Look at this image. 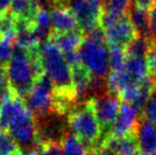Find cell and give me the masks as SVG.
Masks as SVG:
<instances>
[{
    "label": "cell",
    "instance_id": "24",
    "mask_svg": "<svg viewBox=\"0 0 156 155\" xmlns=\"http://www.w3.org/2000/svg\"><path fill=\"white\" fill-rule=\"evenodd\" d=\"M94 155H118V153L113 148L108 147V146L104 145V143H102L98 149L94 150Z\"/></svg>",
    "mask_w": 156,
    "mask_h": 155
},
{
    "label": "cell",
    "instance_id": "22",
    "mask_svg": "<svg viewBox=\"0 0 156 155\" xmlns=\"http://www.w3.org/2000/svg\"><path fill=\"white\" fill-rule=\"evenodd\" d=\"M147 66H148L149 77L153 81H156V44L154 43L151 47L150 51L146 56Z\"/></svg>",
    "mask_w": 156,
    "mask_h": 155
},
{
    "label": "cell",
    "instance_id": "28",
    "mask_svg": "<svg viewBox=\"0 0 156 155\" xmlns=\"http://www.w3.org/2000/svg\"><path fill=\"white\" fill-rule=\"evenodd\" d=\"M87 155H94V152H88Z\"/></svg>",
    "mask_w": 156,
    "mask_h": 155
},
{
    "label": "cell",
    "instance_id": "9",
    "mask_svg": "<svg viewBox=\"0 0 156 155\" xmlns=\"http://www.w3.org/2000/svg\"><path fill=\"white\" fill-rule=\"evenodd\" d=\"M51 29L53 33H67L80 29V27L68 6L55 5L51 13Z\"/></svg>",
    "mask_w": 156,
    "mask_h": 155
},
{
    "label": "cell",
    "instance_id": "20",
    "mask_svg": "<svg viewBox=\"0 0 156 155\" xmlns=\"http://www.w3.org/2000/svg\"><path fill=\"white\" fill-rule=\"evenodd\" d=\"M140 119L156 123V83L148 103L146 104L144 108L142 110Z\"/></svg>",
    "mask_w": 156,
    "mask_h": 155
},
{
    "label": "cell",
    "instance_id": "14",
    "mask_svg": "<svg viewBox=\"0 0 156 155\" xmlns=\"http://www.w3.org/2000/svg\"><path fill=\"white\" fill-rule=\"evenodd\" d=\"M123 69L134 84H139L149 78L148 66L144 58L127 56Z\"/></svg>",
    "mask_w": 156,
    "mask_h": 155
},
{
    "label": "cell",
    "instance_id": "11",
    "mask_svg": "<svg viewBox=\"0 0 156 155\" xmlns=\"http://www.w3.org/2000/svg\"><path fill=\"white\" fill-rule=\"evenodd\" d=\"M84 39V33L81 29L67 33H53L51 32L48 41L61 50L62 53L79 51L81 44Z\"/></svg>",
    "mask_w": 156,
    "mask_h": 155
},
{
    "label": "cell",
    "instance_id": "30",
    "mask_svg": "<svg viewBox=\"0 0 156 155\" xmlns=\"http://www.w3.org/2000/svg\"><path fill=\"white\" fill-rule=\"evenodd\" d=\"M146 155H156V153H152V154H146Z\"/></svg>",
    "mask_w": 156,
    "mask_h": 155
},
{
    "label": "cell",
    "instance_id": "18",
    "mask_svg": "<svg viewBox=\"0 0 156 155\" xmlns=\"http://www.w3.org/2000/svg\"><path fill=\"white\" fill-rule=\"evenodd\" d=\"M21 150L10 134L0 130V155H20Z\"/></svg>",
    "mask_w": 156,
    "mask_h": 155
},
{
    "label": "cell",
    "instance_id": "5",
    "mask_svg": "<svg viewBox=\"0 0 156 155\" xmlns=\"http://www.w3.org/2000/svg\"><path fill=\"white\" fill-rule=\"evenodd\" d=\"M121 100L116 95L111 93H104L88 99L94 115L102 128L103 136L111 134V131L115 123L121 107Z\"/></svg>",
    "mask_w": 156,
    "mask_h": 155
},
{
    "label": "cell",
    "instance_id": "8",
    "mask_svg": "<svg viewBox=\"0 0 156 155\" xmlns=\"http://www.w3.org/2000/svg\"><path fill=\"white\" fill-rule=\"evenodd\" d=\"M138 118H139V111L137 108L132 106L131 104L122 103L109 135L117 138L135 135V131L139 123Z\"/></svg>",
    "mask_w": 156,
    "mask_h": 155
},
{
    "label": "cell",
    "instance_id": "10",
    "mask_svg": "<svg viewBox=\"0 0 156 155\" xmlns=\"http://www.w3.org/2000/svg\"><path fill=\"white\" fill-rule=\"evenodd\" d=\"M135 137L141 155L156 153V123L140 119Z\"/></svg>",
    "mask_w": 156,
    "mask_h": 155
},
{
    "label": "cell",
    "instance_id": "23",
    "mask_svg": "<svg viewBox=\"0 0 156 155\" xmlns=\"http://www.w3.org/2000/svg\"><path fill=\"white\" fill-rule=\"evenodd\" d=\"M150 28L152 39L156 44V2L154 5L150 9Z\"/></svg>",
    "mask_w": 156,
    "mask_h": 155
},
{
    "label": "cell",
    "instance_id": "21",
    "mask_svg": "<svg viewBox=\"0 0 156 155\" xmlns=\"http://www.w3.org/2000/svg\"><path fill=\"white\" fill-rule=\"evenodd\" d=\"M30 155H62V146L61 143H43Z\"/></svg>",
    "mask_w": 156,
    "mask_h": 155
},
{
    "label": "cell",
    "instance_id": "26",
    "mask_svg": "<svg viewBox=\"0 0 156 155\" xmlns=\"http://www.w3.org/2000/svg\"><path fill=\"white\" fill-rule=\"evenodd\" d=\"M156 0H132V3L136 4L138 6H141L147 10H150L153 5L155 4Z\"/></svg>",
    "mask_w": 156,
    "mask_h": 155
},
{
    "label": "cell",
    "instance_id": "32",
    "mask_svg": "<svg viewBox=\"0 0 156 155\" xmlns=\"http://www.w3.org/2000/svg\"><path fill=\"white\" fill-rule=\"evenodd\" d=\"M20 155H21V154H20Z\"/></svg>",
    "mask_w": 156,
    "mask_h": 155
},
{
    "label": "cell",
    "instance_id": "29",
    "mask_svg": "<svg viewBox=\"0 0 156 155\" xmlns=\"http://www.w3.org/2000/svg\"><path fill=\"white\" fill-rule=\"evenodd\" d=\"M1 18H2V13H0V21H1Z\"/></svg>",
    "mask_w": 156,
    "mask_h": 155
},
{
    "label": "cell",
    "instance_id": "12",
    "mask_svg": "<svg viewBox=\"0 0 156 155\" xmlns=\"http://www.w3.org/2000/svg\"><path fill=\"white\" fill-rule=\"evenodd\" d=\"M127 17L137 32V35L152 38L150 28V10L132 3Z\"/></svg>",
    "mask_w": 156,
    "mask_h": 155
},
{
    "label": "cell",
    "instance_id": "27",
    "mask_svg": "<svg viewBox=\"0 0 156 155\" xmlns=\"http://www.w3.org/2000/svg\"><path fill=\"white\" fill-rule=\"evenodd\" d=\"M97 1H99V2H100V3H104V1H105V0H97Z\"/></svg>",
    "mask_w": 156,
    "mask_h": 155
},
{
    "label": "cell",
    "instance_id": "1",
    "mask_svg": "<svg viewBox=\"0 0 156 155\" xmlns=\"http://www.w3.org/2000/svg\"><path fill=\"white\" fill-rule=\"evenodd\" d=\"M67 121L73 135L80 139L87 152H94L103 133L88 100L82 105H76V107L68 114Z\"/></svg>",
    "mask_w": 156,
    "mask_h": 155
},
{
    "label": "cell",
    "instance_id": "19",
    "mask_svg": "<svg viewBox=\"0 0 156 155\" xmlns=\"http://www.w3.org/2000/svg\"><path fill=\"white\" fill-rule=\"evenodd\" d=\"M14 39L0 36V67H5L14 52Z\"/></svg>",
    "mask_w": 156,
    "mask_h": 155
},
{
    "label": "cell",
    "instance_id": "31",
    "mask_svg": "<svg viewBox=\"0 0 156 155\" xmlns=\"http://www.w3.org/2000/svg\"><path fill=\"white\" fill-rule=\"evenodd\" d=\"M32 1H35V2H36V1H39V0H32Z\"/></svg>",
    "mask_w": 156,
    "mask_h": 155
},
{
    "label": "cell",
    "instance_id": "13",
    "mask_svg": "<svg viewBox=\"0 0 156 155\" xmlns=\"http://www.w3.org/2000/svg\"><path fill=\"white\" fill-rule=\"evenodd\" d=\"M39 5L32 0H12L8 12L15 19H25L34 23Z\"/></svg>",
    "mask_w": 156,
    "mask_h": 155
},
{
    "label": "cell",
    "instance_id": "4",
    "mask_svg": "<svg viewBox=\"0 0 156 155\" xmlns=\"http://www.w3.org/2000/svg\"><path fill=\"white\" fill-rule=\"evenodd\" d=\"M29 110L34 118H39L54 112V85L46 75L36 79L31 91L26 98Z\"/></svg>",
    "mask_w": 156,
    "mask_h": 155
},
{
    "label": "cell",
    "instance_id": "2",
    "mask_svg": "<svg viewBox=\"0 0 156 155\" xmlns=\"http://www.w3.org/2000/svg\"><path fill=\"white\" fill-rule=\"evenodd\" d=\"M5 69L12 93L25 100L35 82V75L28 51L14 46V52Z\"/></svg>",
    "mask_w": 156,
    "mask_h": 155
},
{
    "label": "cell",
    "instance_id": "6",
    "mask_svg": "<svg viewBox=\"0 0 156 155\" xmlns=\"http://www.w3.org/2000/svg\"><path fill=\"white\" fill-rule=\"evenodd\" d=\"M66 5L76 16L79 27L83 33L100 25L102 16V3L97 0H67Z\"/></svg>",
    "mask_w": 156,
    "mask_h": 155
},
{
    "label": "cell",
    "instance_id": "16",
    "mask_svg": "<svg viewBox=\"0 0 156 155\" xmlns=\"http://www.w3.org/2000/svg\"><path fill=\"white\" fill-rule=\"evenodd\" d=\"M61 146L62 155H87L88 153L80 139L71 133H66L61 141Z\"/></svg>",
    "mask_w": 156,
    "mask_h": 155
},
{
    "label": "cell",
    "instance_id": "17",
    "mask_svg": "<svg viewBox=\"0 0 156 155\" xmlns=\"http://www.w3.org/2000/svg\"><path fill=\"white\" fill-rule=\"evenodd\" d=\"M108 46V58H109V66L112 70H118L124 66L125 61L127 58L126 50L124 47L120 46Z\"/></svg>",
    "mask_w": 156,
    "mask_h": 155
},
{
    "label": "cell",
    "instance_id": "3",
    "mask_svg": "<svg viewBox=\"0 0 156 155\" xmlns=\"http://www.w3.org/2000/svg\"><path fill=\"white\" fill-rule=\"evenodd\" d=\"M78 53L80 63L88 70L91 77L104 78L108 76L111 66L106 41L84 36Z\"/></svg>",
    "mask_w": 156,
    "mask_h": 155
},
{
    "label": "cell",
    "instance_id": "7",
    "mask_svg": "<svg viewBox=\"0 0 156 155\" xmlns=\"http://www.w3.org/2000/svg\"><path fill=\"white\" fill-rule=\"evenodd\" d=\"M103 30L107 45L126 48L131 44V41L137 36V32L134 29L127 16L112 23Z\"/></svg>",
    "mask_w": 156,
    "mask_h": 155
},
{
    "label": "cell",
    "instance_id": "25",
    "mask_svg": "<svg viewBox=\"0 0 156 155\" xmlns=\"http://www.w3.org/2000/svg\"><path fill=\"white\" fill-rule=\"evenodd\" d=\"M10 88V81L5 67H0V89Z\"/></svg>",
    "mask_w": 156,
    "mask_h": 155
},
{
    "label": "cell",
    "instance_id": "15",
    "mask_svg": "<svg viewBox=\"0 0 156 155\" xmlns=\"http://www.w3.org/2000/svg\"><path fill=\"white\" fill-rule=\"evenodd\" d=\"M153 44H154V41L152 38L137 35L131 41V44L125 48L127 56L129 58H144L147 56V54H148V52L150 51Z\"/></svg>",
    "mask_w": 156,
    "mask_h": 155
}]
</instances>
